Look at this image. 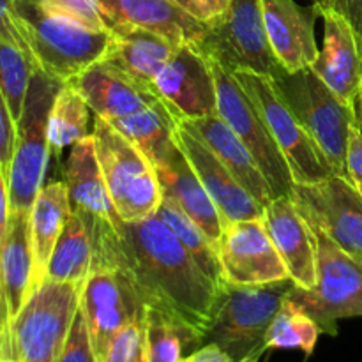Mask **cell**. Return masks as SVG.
Listing matches in <instances>:
<instances>
[{"label": "cell", "mask_w": 362, "mask_h": 362, "mask_svg": "<svg viewBox=\"0 0 362 362\" xmlns=\"http://www.w3.org/2000/svg\"><path fill=\"white\" fill-rule=\"evenodd\" d=\"M218 255L230 285H265L290 278L264 218L226 223L219 237Z\"/></svg>", "instance_id": "obj_14"}, {"label": "cell", "mask_w": 362, "mask_h": 362, "mask_svg": "<svg viewBox=\"0 0 362 362\" xmlns=\"http://www.w3.org/2000/svg\"><path fill=\"white\" fill-rule=\"evenodd\" d=\"M346 173L357 191L362 194V131L359 124H354L346 148Z\"/></svg>", "instance_id": "obj_40"}, {"label": "cell", "mask_w": 362, "mask_h": 362, "mask_svg": "<svg viewBox=\"0 0 362 362\" xmlns=\"http://www.w3.org/2000/svg\"><path fill=\"white\" fill-rule=\"evenodd\" d=\"M179 362H233L226 352H223L216 343H205L200 349L182 357Z\"/></svg>", "instance_id": "obj_42"}, {"label": "cell", "mask_w": 362, "mask_h": 362, "mask_svg": "<svg viewBox=\"0 0 362 362\" xmlns=\"http://www.w3.org/2000/svg\"><path fill=\"white\" fill-rule=\"evenodd\" d=\"M233 76L239 80L267 122L276 144L286 158L293 182L315 184L336 175L324 152L283 101L271 76L250 71H235Z\"/></svg>", "instance_id": "obj_11"}, {"label": "cell", "mask_w": 362, "mask_h": 362, "mask_svg": "<svg viewBox=\"0 0 362 362\" xmlns=\"http://www.w3.org/2000/svg\"><path fill=\"white\" fill-rule=\"evenodd\" d=\"M101 362H151L145 339V317L131 322L113 338Z\"/></svg>", "instance_id": "obj_36"}, {"label": "cell", "mask_w": 362, "mask_h": 362, "mask_svg": "<svg viewBox=\"0 0 362 362\" xmlns=\"http://www.w3.org/2000/svg\"><path fill=\"white\" fill-rule=\"evenodd\" d=\"M11 202H9V186H7V175L0 166V247H2L4 237H6L7 223H9Z\"/></svg>", "instance_id": "obj_44"}, {"label": "cell", "mask_w": 362, "mask_h": 362, "mask_svg": "<svg viewBox=\"0 0 362 362\" xmlns=\"http://www.w3.org/2000/svg\"><path fill=\"white\" fill-rule=\"evenodd\" d=\"M14 140H16V122H14L6 98L0 92V166L4 172H9L11 159H13Z\"/></svg>", "instance_id": "obj_39"}, {"label": "cell", "mask_w": 362, "mask_h": 362, "mask_svg": "<svg viewBox=\"0 0 362 362\" xmlns=\"http://www.w3.org/2000/svg\"><path fill=\"white\" fill-rule=\"evenodd\" d=\"M315 233L317 283L311 288L296 285L288 299L317 322L320 332L336 336L339 320L362 317V262L343 253L322 233Z\"/></svg>", "instance_id": "obj_9"}, {"label": "cell", "mask_w": 362, "mask_h": 362, "mask_svg": "<svg viewBox=\"0 0 362 362\" xmlns=\"http://www.w3.org/2000/svg\"><path fill=\"white\" fill-rule=\"evenodd\" d=\"M80 310L98 359L126 325L145 317V306L120 272L94 269L83 283Z\"/></svg>", "instance_id": "obj_15"}, {"label": "cell", "mask_w": 362, "mask_h": 362, "mask_svg": "<svg viewBox=\"0 0 362 362\" xmlns=\"http://www.w3.org/2000/svg\"><path fill=\"white\" fill-rule=\"evenodd\" d=\"M110 124L133 141L154 168L168 161L170 156L179 148L175 141L177 120L165 105L151 106L133 115L112 120Z\"/></svg>", "instance_id": "obj_29"}, {"label": "cell", "mask_w": 362, "mask_h": 362, "mask_svg": "<svg viewBox=\"0 0 362 362\" xmlns=\"http://www.w3.org/2000/svg\"><path fill=\"white\" fill-rule=\"evenodd\" d=\"M88 225L94 237V269L120 272L145 308L161 311L205 345L223 293L158 214L134 223L115 214L108 223Z\"/></svg>", "instance_id": "obj_1"}, {"label": "cell", "mask_w": 362, "mask_h": 362, "mask_svg": "<svg viewBox=\"0 0 362 362\" xmlns=\"http://www.w3.org/2000/svg\"><path fill=\"white\" fill-rule=\"evenodd\" d=\"M193 2L200 9L204 21H209L225 13L232 0H193Z\"/></svg>", "instance_id": "obj_45"}, {"label": "cell", "mask_w": 362, "mask_h": 362, "mask_svg": "<svg viewBox=\"0 0 362 362\" xmlns=\"http://www.w3.org/2000/svg\"><path fill=\"white\" fill-rule=\"evenodd\" d=\"M62 85L42 69H35L32 74L23 112L16 120V140L7 172L11 211L30 212L45 186L42 180L52 152L48 138L49 112Z\"/></svg>", "instance_id": "obj_7"}, {"label": "cell", "mask_w": 362, "mask_h": 362, "mask_svg": "<svg viewBox=\"0 0 362 362\" xmlns=\"http://www.w3.org/2000/svg\"><path fill=\"white\" fill-rule=\"evenodd\" d=\"M32 279L34 251L30 239V212L11 211L6 237L0 247V288L6 297L11 320L30 296Z\"/></svg>", "instance_id": "obj_26"}, {"label": "cell", "mask_w": 362, "mask_h": 362, "mask_svg": "<svg viewBox=\"0 0 362 362\" xmlns=\"http://www.w3.org/2000/svg\"><path fill=\"white\" fill-rule=\"evenodd\" d=\"M145 339L151 362H179L204 345L198 336L152 308H145Z\"/></svg>", "instance_id": "obj_32"}, {"label": "cell", "mask_w": 362, "mask_h": 362, "mask_svg": "<svg viewBox=\"0 0 362 362\" xmlns=\"http://www.w3.org/2000/svg\"><path fill=\"white\" fill-rule=\"evenodd\" d=\"M71 214L66 182H49L41 187L30 209V239L34 251L32 292L45 281L53 247ZM30 292V293H32Z\"/></svg>", "instance_id": "obj_27"}, {"label": "cell", "mask_w": 362, "mask_h": 362, "mask_svg": "<svg viewBox=\"0 0 362 362\" xmlns=\"http://www.w3.org/2000/svg\"><path fill=\"white\" fill-rule=\"evenodd\" d=\"M341 14L352 25L362 55V0H341Z\"/></svg>", "instance_id": "obj_43"}, {"label": "cell", "mask_w": 362, "mask_h": 362, "mask_svg": "<svg viewBox=\"0 0 362 362\" xmlns=\"http://www.w3.org/2000/svg\"><path fill=\"white\" fill-rule=\"evenodd\" d=\"M175 141L214 200L225 225L243 219L264 218V207L237 182L235 177L187 120L177 122Z\"/></svg>", "instance_id": "obj_16"}, {"label": "cell", "mask_w": 362, "mask_h": 362, "mask_svg": "<svg viewBox=\"0 0 362 362\" xmlns=\"http://www.w3.org/2000/svg\"><path fill=\"white\" fill-rule=\"evenodd\" d=\"M11 317L6 297L0 288V361H13L11 357Z\"/></svg>", "instance_id": "obj_41"}, {"label": "cell", "mask_w": 362, "mask_h": 362, "mask_svg": "<svg viewBox=\"0 0 362 362\" xmlns=\"http://www.w3.org/2000/svg\"><path fill=\"white\" fill-rule=\"evenodd\" d=\"M0 41L20 48L21 52L34 62V59H32L30 55V49H28L27 46V41H25V37L21 35L20 27H18L13 0H0Z\"/></svg>", "instance_id": "obj_38"}, {"label": "cell", "mask_w": 362, "mask_h": 362, "mask_svg": "<svg viewBox=\"0 0 362 362\" xmlns=\"http://www.w3.org/2000/svg\"><path fill=\"white\" fill-rule=\"evenodd\" d=\"M194 129L200 133L205 144L214 151V154L221 159L223 165L230 170L237 182L262 205L269 204L274 198L271 186L265 179L264 172L255 161L251 152L243 144L239 136L233 133L232 127L216 113V115L202 117L197 120H187Z\"/></svg>", "instance_id": "obj_25"}, {"label": "cell", "mask_w": 362, "mask_h": 362, "mask_svg": "<svg viewBox=\"0 0 362 362\" xmlns=\"http://www.w3.org/2000/svg\"><path fill=\"white\" fill-rule=\"evenodd\" d=\"M21 35L37 69L67 83L105 57L110 32L48 13L39 0H13Z\"/></svg>", "instance_id": "obj_2"}, {"label": "cell", "mask_w": 362, "mask_h": 362, "mask_svg": "<svg viewBox=\"0 0 362 362\" xmlns=\"http://www.w3.org/2000/svg\"><path fill=\"white\" fill-rule=\"evenodd\" d=\"M292 200L315 232L362 262V194L350 179L331 175L315 184H293Z\"/></svg>", "instance_id": "obj_12"}, {"label": "cell", "mask_w": 362, "mask_h": 362, "mask_svg": "<svg viewBox=\"0 0 362 362\" xmlns=\"http://www.w3.org/2000/svg\"><path fill=\"white\" fill-rule=\"evenodd\" d=\"M113 23L134 25L165 35L175 45H197L205 21L177 6L173 0H95Z\"/></svg>", "instance_id": "obj_21"}, {"label": "cell", "mask_w": 362, "mask_h": 362, "mask_svg": "<svg viewBox=\"0 0 362 362\" xmlns=\"http://www.w3.org/2000/svg\"><path fill=\"white\" fill-rule=\"evenodd\" d=\"M88 112L90 106L83 95L71 83H64L55 95L49 112L48 138L52 151L59 152L64 147L74 145L88 136Z\"/></svg>", "instance_id": "obj_31"}, {"label": "cell", "mask_w": 362, "mask_h": 362, "mask_svg": "<svg viewBox=\"0 0 362 362\" xmlns=\"http://www.w3.org/2000/svg\"><path fill=\"white\" fill-rule=\"evenodd\" d=\"M94 269V237L87 218L71 211L66 226L53 247L46 278L55 281L85 283Z\"/></svg>", "instance_id": "obj_28"}, {"label": "cell", "mask_w": 362, "mask_h": 362, "mask_svg": "<svg viewBox=\"0 0 362 362\" xmlns=\"http://www.w3.org/2000/svg\"><path fill=\"white\" fill-rule=\"evenodd\" d=\"M264 223L290 278L300 288L317 283V233L292 197H274L264 207Z\"/></svg>", "instance_id": "obj_18"}, {"label": "cell", "mask_w": 362, "mask_h": 362, "mask_svg": "<svg viewBox=\"0 0 362 362\" xmlns=\"http://www.w3.org/2000/svg\"><path fill=\"white\" fill-rule=\"evenodd\" d=\"M313 6L318 9V14H324L327 11H338L341 13V0H311Z\"/></svg>", "instance_id": "obj_46"}, {"label": "cell", "mask_w": 362, "mask_h": 362, "mask_svg": "<svg viewBox=\"0 0 362 362\" xmlns=\"http://www.w3.org/2000/svg\"><path fill=\"white\" fill-rule=\"evenodd\" d=\"M92 136L117 216L122 221L134 223L156 214L163 191L158 172L147 156L98 115L92 124Z\"/></svg>", "instance_id": "obj_4"}, {"label": "cell", "mask_w": 362, "mask_h": 362, "mask_svg": "<svg viewBox=\"0 0 362 362\" xmlns=\"http://www.w3.org/2000/svg\"><path fill=\"white\" fill-rule=\"evenodd\" d=\"M163 105L177 122L218 113V90L207 57L194 45H180L154 80Z\"/></svg>", "instance_id": "obj_13"}, {"label": "cell", "mask_w": 362, "mask_h": 362, "mask_svg": "<svg viewBox=\"0 0 362 362\" xmlns=\"http://www.w3.org/2000/svg\"><path fill=\"white\" fill-rule=\"evenodd\" d=\"M218 90V115L243 140L264 172L274 197H292L293 177L267 122L232 71L209 59Z\"/></svg>", "instance_id": "obj_10"}, {"label": "cell", "mask_w": 362, "mask_h": 362, "mask_svg": "<svg viewBox=\"0 0 362 362\" xmlns=\"http://www.w3.org/2000/svg\"><path fill=\"white\" fill-rule=\"evenodd\" d=\"M67 83L73 85L83 95L94 115L108 122L133 115L151 106L163 105L152 85L129 76L106 60L92 64Z\"/></svg>", "instance_id": "obj_17"}, {"label": "cell", "mask_w": 362, "mask_h": 362, "mask_svg": "<svg viewBox=\"0 0 362 362\" xmlns=\"http://www.w3.org/2000/svg\"><path fill=\"white\" fill-rule=\"evenodd\" d=\"M83 283L45 281L11 320V357L18 362H57L80 311Z\"/></svg>", "instance_id": "obj_3"}, {"label": "cell", "mask_w": 362, "mask_h": 362, "mask_svg": "<svg viewBox=\"0 0 362 362\" xmlns=\"http://www.w3.org/2000/svg\"><path fill=\"white\" fill-rule=\"evenodd\" d=\"M265 28L276 59L288 73L306 69L317 60L315 6L303 7L296 0H262Z\"/></svg>", "instance_id": "obj_19"}, {"label": "cell", "mask_w": 362, "mask_h": 362, "mask_svg": "<svg viewBox=\"0 0 362 362\" xmlns=\"http://www.w3.org/2000/svg\"><path fill=\"white\" fill-rule=\"evenodd\" d=\"M292 278L265 285H226L221 306L207 334L233 362H257L265 352L271 322L288 297Z\"/></svg>", "instance_id": "obj_6"}, {"label": "cell", "mask_w": 362, "mask_h": 362, "mask_svg": "<svg viewBox=\"0 0 362 362\" xmlns=\"http://www.w3.org/2000/svg\"><path fill=\"white\" fill-rule=\"evenodd\" d=\"M158 218L175 233L177 239L180 240L184 247H186L187 253L191 255L194 262H197L198 267L204 271V274L207 276L212 281V285L219 290V292L225 296L226 290V279L223 274L221 260H219L218 247L216 244L209 239L204 233V230L179 207L173 200L163 197L161 204H159L158 211H156Z\"/></svg>", "instance_id": "obj_30"}, {"label": "cell", "mask_w": 362, "mask_h": 362, "mask_svg": "<svg viewBox=\"0 0 362 362\" xmlns=\"http://www.w3.org/2000/svg\"><path fill=\"white\" fill-rule=\"evenodd\" d=\"M57 362H99L81 310L78 311L76 318H74L69 338H67Z\"/></svg>", "instance_id": "obj_37"}, {"label": "cell", "mask_w": 362, "mask_h": 362, "mask_svg": "<svg viewBox=\"0 0 362 362\" xmlns=\"http://www.w3.org/2000/svg\"><path fill=\"white\" fill-rule=\"evenodd\" d=\"M156 172L161 184L163 197L175 202L218 247L225 221L182 151L177 148L168 161L156 166Z\"/></svg>", "instance_id": "obj_23"}, {"label": "cell", "mask_w": 362, "mask_h": 362, "mask_svg": "<svg viewBox=\"0 0 362 362\" xmlns=\"http://www.w3.org/2000/svg\"><path fill=\"white\" fill-rule=\"evenodd\" d=\"M173 2H175L177 6H180V7H182L184 11H187V13H189V14H193L194 18H198V20H202V21H204V18H202V13H200V9H198V7H197V4H194L193 0H173Z\"/></svg>", "instance_id": "obj_47"}, {"label": "cell", "mask_w": 362, "mask_h": 362, "mask_svg": "<svg viewBox=\"0 0 362 362\" xmlns=\"http://www.w3.org/2000/svg\"><path fill=\"white\" fill-rule=\"evenodd\" d=\"M356 115H357V124H359L362 131V88L359 90V95L356 99Z\"/></svg>", "instance_id": "obj_48"}, {"label": "cell", "mask_w": 362, "mask_h": 362, "mask_svg": "<svg viewBox=\"0 0 362 362\" xmlns=\"http://www.w3.org/2000/svg\"><path fill=\"white\" fill-rule=\"evenodd\" d=\"M274 85L300 126L324 152L332 172L349 179L346 148L350 129L357 124L356 106L341 101L311 67L296 73L283 71L274 78Z\"/></svg>", "instance_id": "obj_5"}, {"label": "cell", "mask_w": 362, "mask_h": 362, "mask_svg": "<svg viewBox=\"0 0 362 362\" xmlns=\"http://www.w3.org/2000/svg\"><path fill=\"white\" fill-rule=\"evenodd\" d=\"M194 46L232 73L250 71L274 80L286 71L269 42L262 0H232L225 13L205 21Z\"/></svg>", "instance_id": "obj_8"}, {"label": "cell", "mask_w": 362, "mask_h": 362, "mask_svg": "<svg viewBox=\"0 0 362 362\" xmlns=\"http://www.w3.org/2000/svg\"><path fill=\"white\" fill-rule=\"evenodd\" d=\"M324 18V48L311 64L318 78L346 105L356 106L362 88V55L356 32L338 11H327Z\"/></svg>", "instance_id": "obj_20"}, {"label": "cell", "mask_w": 362, "mask_h": 362, "mask_svg": "<svg viewBox=\"0 0 362 362\" xmlns=\"http://www.w3.org/2000/svg\"><path fill=\"white\" fill-rule=\"evenodd\" d=\"M64 182L69 193L71 211L80 212L92 223H108L115 218L117 212L110 200L92 133L71 145Z\"/></svg>", "instance_id": "obj_24"}, {"label": "cell", "mask_w": 362, "mask_h": 362, "mask_svg": "<svg viewBox=\"0 0 362 362\" xmlns=\"http://www.w3.org/2000/svg\"><path fill=\"white\" fill-rule=\"evenodd\" d=\"M179 46L165 35L148 28L113 23V27L110 28L108 48L103 60L154 87L156 76L172 59Z\"/></svg>", "instance_id": "obj_22"}, {"label": "cell", "mask_w": 362, "mask_h": 362, "mask_svg": "<svg viewBox=\"0 0 362 362\" xmlns=\"http://www.w3.org/2000/svg\"><path fill=\"white\" fill-rule=\"evenodd\" d=\"M0 362H18V361H0Z\"/></svg>", "instance_id": "obj_49"}, {"label": "cell", "mask_w": 362, "mask_h": 362, "mask_svg": "<svg viewBox=\"0 0 362 362\" xmlns=\"http://www.w3.org/2000/svg\"><path fill=\"white\" fill-rule=\"evenodd\" d=\"M39 4L48 13L73 20L94 30L110 32L113 27V21L95 0H39Z\"/></svg>", "instance_id": "obj_35"}, {"label": "cell", "mask_w": 362, "mask_h": 362, "mask_svg": "<svg viewBox=\"0 0 362 362\" xmlns=\"http://www.w3.org/2000/svg\"><path fill=\"white\" fill-rule=\"evenodd\" d=\"M35 64L20 48L0 41V92L6 98L14 122L21 117Z\"/></svg>", "instance_id": "obj_34"}, {"label": "cell", "mask_w": 362, "mask_h": 362, "mask_svg": "<svg viewBox=\"0 0 362 362\" xmlns=\"http://www.w3.org/2000/svg\"><path fill=\"white\" fill-rule=\"evenodd\" d=\"M318 336L320 327L317 322L286 297L271 322L265 336V349H297L311 356Z\"/></svg>", "instance_id": "obj_33"}]
</instances>
